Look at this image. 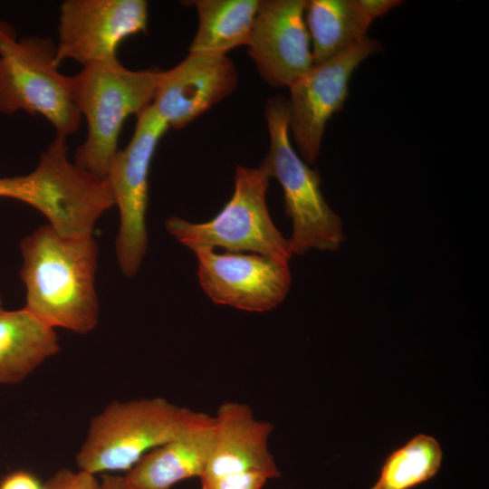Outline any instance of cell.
<instances>
[{
  "mask_svg": "<svg viewBox=\"0 0 489 489\" xmlns=\"http://www.w3.org/2000/svg\"><path fill=\"white\" fill-rule=\"evenodd\" d=\"M65 140L56 136L34 169L40 183L36 209L60 235H91L100 216L114 206L112 192L106 177L69 160Z\"/></svg>",
  "mask_w": 489,
  "mask_h": 489,
  "instance_id": "8",
  "label": "cell"
},
{
  "mask_svg": "<svg viewBox=\"0 0 489 489\" xmlns=\"http://www.w3.org/2000/svg\"><path fill=\"white\" fill-rule=\"evenodd\" d=\"M214 425V446L200 480L246 472L264 473L270 479L281 476L268 447L273 426L257 419L248 405L222 404Z\"/></svg>",
  "mask_w": 489,
  "mask_h": 489,
  "instance_id": "14",
  "label": "cell"
},
{
  "mask_svg": "<svg viewBox=\"0 0 489 489\" xmlns=\"http://www.w3.org/2000/svg\"><path fill=\"white\" fill-rule=\"evenodd\" d=\"M193 4L198 28L190 53L225 54L247 45L260 0H197Z\"/></svg>",
  "mask_w": 489,
  "mask_h": 489,
  "instance_id": "18",
  "label": "cell"
},
{
  "mask_svg": "<svg viewBox=\"0 0 489 489\" xmlns=\"http://www.w3.org/2000/svg\"><path fill=\"white\" fill-rule=\"evenodd\" d=\"M215 442L214 421L187 431L144 455L123 476L127 489H170L201 477Z\"/></svg>",
  "mask_w": 489,
  "mask_h": 489,
  "instance_id": "15",
  "label": "cell"
},
{
  "mask_svg": "<svg viewBox=\"0 0 489 489\" xmlns=\"http://www.w3.org/2000/svg\"><path fill=\"white\" fill-rule=\"evenodd\" d=\"M162 71H132L118 59L84 66L72 76L79 110L88 132L77 149L74 163L106 177L111 159L120 149L118 139L125 120L151 106Z\"/></svg>",
  "mask_w": 489,
  "mask_h": 489,
  "instance_id": "3",
  "label": "cell"
},
{
  "mask_svg": "<svg viewBox=\"0 0 489 489\" xmlns=\"http://www.w3.org/2000/svg\"><path fill=\"white\" fill-rule=\"evenodd\" d=\"M2 302H2V298H1V296H0V309L2 308Z\"/></svg>",
  "mask_w": 489,
  "mask_h": 489,
  "instance_id": "27",
  "label": "cell"
},
{
  "mask_svg": "<svg viewBox=\"0 0 489 489\" xmlns=\"http://www.w3.org/2000/svg\"><path fill=\"white\" fill-rule=\"evenodd\" d=\"M129 144L111 159L106 178L120 212L116 239L119 266L127 277L134 276L148 248L146 212L149 173L156 148L168 129L152 106L137 117Z\"/></svg>",
  "mask_w": 489,
  "mask_h": 489,
  "instance_id": "7",
  "label": "cell"
},
{
  "mask_svg": "<svg viewBox=\"0 0 489 489\" xmlns=\"http://www.w3.org/2000/svg\"><path fill=\"white\" fill-rule=\"evenodd\" d=\"M247 46L268 84L291 86L313 65L305 0H260Z\"/></svg>",
  "mask_w": 489,
  "mask_h": 489,
  "instance_id": "12",
  "label": "cell"
},
{
  "mask_svg": "<svg viewBox=\"0 0 489 489\" xmlns=\"http://www.w3.org/2000/svg\"><path fill=\"white\" fill-rule=\"evenodd\" d=\"M265 119L270 149L262 165L283 188L285 214L292 222L288 239L292 254L302 255L311 249L338 250L346 237L342 221L321 194L319 173L311 169L292 146L287 100L283 96L268 100Z\"/></svg>",
  "mask_w": 489,
  "mask_h": 489,
  "instance_id": "4",
  "label": "cell"
},
{
  "mask_svg": "<svg viewBox=\"0 0 489 489\" xmlns=\"http://www.w3.org/2000/svg\"><path fill=\"white\" fill-rule=\"evenodd\" d=\"M0 489H43V484L26 470H15L0 481Z\"/></svg>",
  "mask_w": 489,
  "mask_h": 489,
  "instance_id": "22",
  "label": "cell"
},
{
  "mask_svg": "<svg viewBox=\"0 0 489 489\" xmlns=\"http://www.w3.org/2000/svg\"><path fill=\"white\" fill-rule=\"evenodd\" d=\"M101 489H127L123 481V476L105 474L101 481Z\"/></svg>",
  "mask_w": 489,
  "mask_h": 489,
  "instance_id": "26",
  "label": "cell"
},
{
  "mask_svg": "<svg viewBox=\"0 0 489 489\" xmlns=\"http://www.w3.org/2000/svg\"><path fill=\"white\" fill-rule=\"evenodd\" d=\"M270 477L260 472H246L204 479L201 489H262Z\"/></svg>",
  "mask_w": 489,
  "mask_h": 489,
  "instance_id": "20",
  "label": "cell"
},
{
  "mask_svg": "<svg viewBox=\"0 0 489 489\" xmlns=\"http://www.w3.org/2000/svg\"><path fill=\"white\" fill-rule=\"evenodd\" d=\"M27 194L25 176L0 177V197L14 198L24 202Z\"/></svg>",
  "mask_w": 489,
  "mask_h": 489,
  "instance_id": "23",
  "label": "cell"
},
{
  "mask_svg": "<svg viewBox=\"0 0 489 489\" xmlns=\"http://www.w3.org/2000/svg\"><path fill=\"white\" fill-rule=\"evenodd\" d=\"M213 421L163 398L115 400L91 418L76 465L92 475L127 472L150 450Z\"/></svg>",
  "mask_w": 489,
  "mask_h": 489,
  "instance_id": "2",
  "label": "cell"
},
{
  "mask_svg": "<svg viewBox=\"0 0 489 489\" xmlns=\"http://www.w3.org/2000/svg\"><path fill=\"white\" fill-rule=\"evenodd\" d=\"M237 71L226 54L189 53L162 71L152 108L168 128L182 129L237 87Z\"/></svg>",
  "mask_w": 489,
  "mask_h": 489,
  "instance_id": "13",
  "label": "cell"
},
{
  "mask_svg": "<svg viewBox=\"0 0 489 489\" xmlns=\"http://www.w3.org/2000/svg\"><path fill=\"white\" fill-rule=\"evenodd\" d=\"M366 15L373 22L375 18L381 17L392 8L401 5L398 0H358Z\"/></svg>",
  "mask_w": 489,
  "mask_h": 489,
  "instance_id": "24",
  "label": "cell"
},
{
  "mask_svg": "<svg viewBox=\"0 0 489 489\" xmlns=\"http://www.w3.org/2000/svg\"><path fill=\"white\" fill-rule=\"evenodd\" d=\"M442 460L439 443L433 436L419 434L387 456L370 489H412L433 478Z\"/></svg>",
  "mask_w": 489,
  "mask_h": 489,
  "instance_id": "19",
  "label": "cell"
},
{
  "mask_svg": "<svg viewBox=\"0 0 489 489\" xmlns=\"http://www.w3.org/2000/svg\"><path fill=\"white\" fill-rule=\"evenodd\" d=\"M270 177L264 165L257 168L237 166L234 194L214 218L192 223L170 216L166 229L192 251L222 247L226 252H253L288 263L292 255L289 241L274 225L266 205Z\"/></svg>",
  "mask_w": 489,
  "mask_h": 489,
  "instance_id": "5",
  "label": "cell"
},
{
  "mask_svg": "<svg viewBox=\"0 0 489 489\" xmlns=\"http://www.w3.org/2000/svg\"><path fill=\"white\" fill-rule=\"evenodd\" d=\"M369 37L313 65L291 86L288 124L302 157L312 164L319 156L328 120L343 107L352 73L369 56L381 51Z\"/></svg>",
  "mask_w": 489,
  "mask_h": 489,
  "instance_id": "9",
  "label": "cell"
},
{
  "mask_svg": "<svg viewBox=\"0 0 489 489\" xmlns=\"http://www.w3.org/2000/svg\"><path fill=\"white\" fill-rule=\"evenodd\" d=\"M24 308L48 326L86 334L98 324V244L92 235H60L49 224L20 243Z\"/></svg>",
  "mask_w": 489,
  "mask_h": 489,
  "instance_id": "1",
  "label": "cell"
},
{
  "mask_svg": "<svg viewBox=\"0 0 489 489\" xmlns=\"http://www.w3.org/2000/svg\"><path fill=\"white\" fill-rule=\"evenodd\" d=\"M197 276L216 303L249 312H268L286 297L291 286L288 263L253 254H218L209 247L193 250Z\"/></svg>",
  "mask_w": 489,
  "mask_h": 489,
  "instance_id": "11",
  "label": "cell"
},
{
  "mask_svg": "<svg viewBox=\"0 0 489 489\" xmlns=\"http://www.w3.org/2000/svg\"><path fill=\"white\" fill-rule=\"evenodd\" d=\"M313 63L323 62L367 38L372 21L358 0L305 1Z\"/></svg>",
  "mask_w": 489,
  "mask_h": 489,
  "instance_id": "17",
  "label": "cell"
},
{
  "mask_svg": "<svg viewBox=\"0 0 489 489\" xmlns=\"http://www.w3.org/2000/svg\"><path fill=\"white\" fill-rule=\"evenodd\" d=\"M145 0H66L60 5L56 62L82 66L117 59L120 43L146 33Z\"/></svg>",
  "mask_w": 489,
  "mask_h": 489,
  "instance_id": "10",
  "label": "cell"
},
{
  "mask_svg": "<svg viewBox=\"0 0 489 489\" xmlns=\"http://www.w3.org/2000/svg\"><path fill=\"white\" fill-rule=\"evenodd\" d=\"M16 39V32L14 27L10 24L0 20V52Z\"/></svg>",
  "mask_w": 489,
  "mask_h": 489,
  "instance_id": "25",
  "label": "cell"
},
{
  "mask_svg": "<svg viewBox=\"0 0 489 489\" xmlns=\"http://www.w3.org/2000/svg\"><path fill=\"white\" fill-rule=\"evenodd\" d=\"M56 45L50 38L16 39L0 52V112L42 115L67 138L80 126L72 76L58 70Z\"/></svg>",
  "mask_w": 489,
  "mask_h": 489,
  "instance_id": "6",
  "label": "cell"
},
{
  "mask_svg": "<svg viewBox=\"0 0 489 489\" xmlns=\"http://www.w3.org/2000/svg\"><path fill=\"white\" fill-rule=\"evenodd\" d=\"M43 489H101L95 475L78 469H59L44 484Z\"/></svg>",
  "mask_w": 489,
  "mask_h": 489,
  "instance_id": "21",
  "label": "cell"
},
{
  "mask_svg": "<svg viewBox=\"0 0 489 489\" xmlns=\"http://www.w3.org/2000/svg\"><path fill=\"white\" fill-rule=\"evenodd\" d=\"M59 350L54 329L24 307L0 309V386L23 381Z\"/></svg>",
  "mask_w": 489,
  "mask_h": 489,
  "instance_id": "16",
  "label": "cell"
}]
</instances>
